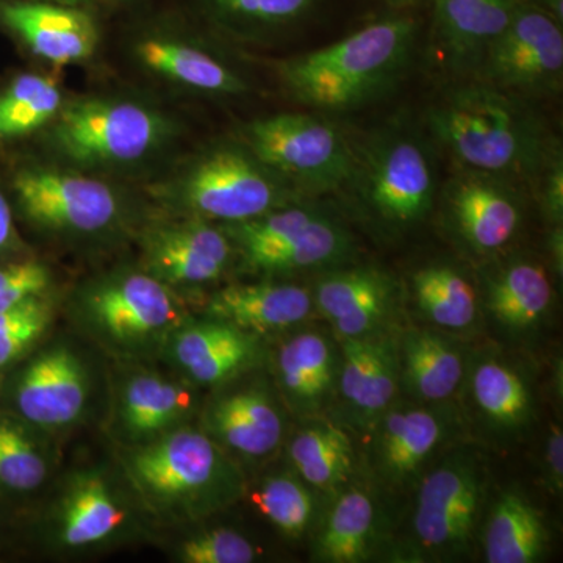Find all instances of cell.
<instances>
[{"label": "cell", "mask_w": 563, "mask_h": 563, "mask_svg": "<svg viewBox=\"0 0 563 563\" xmlns=\"http://www.w3.org/2000/svg\"><path fill=\"white\" fill-rule=\"evenodd\" d=\"M407 383L426 401L450 398L462 380L463 363L453 344L429 332H415L404 343Z\"/></svg>", "instance_id": "1f68e13d"}, {"label": "cell", "mask_w": 563, "mask_h": 563, "mask_svg": "<svg viewBox=\"0 0 563 563\" xmlns=\"http://www.w3.org/2000/svg\"><path fill=\"white\" fill-rule=\"evenodd\" d=\"M184 218L235 224L302 201L239 136L211 141L155 191Z\"/></svg>", "instance_id": "277c9868"}, {"label": "cell", "mask_w": 563, "mask_h": 563, "mask_svg": "<svg viewBox=\"0 0 563 563\" xmlns=\"http://www.w3.org/2000/svg\"><path fill=\"white\" fill-rule=\"evenodd\" d=\"M421 24L412 11L385 16L318 49L274 63L288 98L317 113H350L384 99L412 68Z\"/></svg>", "instance_id": "7a4b0ae2"}, {"label": "cell", "mask_w": 563, "mask_h": 563, "mask_svg": "<svg viewBox=\"0 0 563 563\" xmlns=\"http://www.w3.org/2000/svg\"><path fill=\"white\" fill-rule=\"evenodd\" d=\"M290 457L302 479L322 490L339 487L352 470L350 439L331 424L314 426L299 433L290 444Z\"/></svg>", "instance_id": "836d02e7"}, {"label": "cell", "mask_w": 563, "mask_h": 563, "mask_svg": "<svg viewBox=\"0 0 563 563\" xmlns=\"http://www.w3.org/2000/svg\"><path fill=\"white\" fill-rule=\"evenodd\" d=\"M88 377L69 347L41 351L11 379L10 401L20 420L40 428H62L84 412Z\"/></svg>", "instance_id": "2e32d148"}, {"label": "cell", "mask_w": 563, "mask_h": 563, "mask_svg": "<svg viewBox=\"0 0 563 563\" xmlns=\"http://www.w3.org/2000/svg\"><path fill=\"white\" fill-rule=\"evenodd\" d=\"M57 81L38 73H18L0 85V144L27 139L47 129L60 111Z\"/></svg>", "instance_id": "f1b7e54d"}, {"label": "cell", "mask_w": 563, "mask_h": 563, "mask_svg": "<svg viewBox=\"0 0 563 563\" xmlns=\"http://www.w3.org/2000/svg\"><path fill=\"white\" fill-rule=\"evenodd\" d=\"M233 251L221 225L181 217V221L155 225L144 235V272L172 288L198 287L228 272Z\"/></svg>", "instance_id": "9a60e30c"}, {"label": "cell", "mask_w": 563, "mask_h": 563, "mask_svg": "<svg viewBox=\"0 0 563 563\" xmlns=\"http://www.w3.org/2000/svg\"><path fill=\"white\" fill-rule=\"evenodd\" d=\"M0 33L57 66L90 60L101 41L91 10L54 0H0Z\"/></svg>", "instance_id": "5bb4252c"}, {"label": "cell", "mask_w": 563, "mask_h": 563, "mask_svg": "<svg viewBox=\"0 0 563 563\" xmlns=\"http://www.w3.org/2000/svg\"><path fill=\"white\" fill-rule=\"evenodd\" d=\"M374 531V506L365 492L350 490L336 501L320 540L318 554L333 563L362 562L369 553Z\"/></svg>", "instance_id": "e575fe53"}, {"label": "cell", "mask_w": 563, "mask_h": 563, "mask_svg": "<svg viewBox=\"0 0 563 563\" xmlns=\"http://www.w3.org/2000/svg\"><path fill=\"white\" fill-rule=\"evenodd\" d=\"M483 496L479 470L470 457H454L429 474L418 493L413 526L431 550H459L472 537Z\"/></svg>", "instance_id": "e0dca14e"}, {"label": "cell", "mask_w": 563, "mask_h": 563, "mask_svg": "<svg viewBox=\"0 0 563 563\" xmlns=\"http://www.w3.org/2000/svg\"><path fill=\"white\" fill-rule=\"evenodd\" d=\"M312 292L291 284L229 285L210 299L213 320L244 332H272L291 328L312 312Z\"/></svg>", "instance_id": "44dd1931"}, {"label": "cell", "mask_w": 563, "mask_h": 563, "mask_svg": "<svg viewBox=\"0 0 563 563\" xmlns=\"http://www.w3.org/2000/svg\"><path fill=\"white\" fill-rule=\"evenodd\" d=\"M533 103L479 79L451 80L421 122L455 168L532 187L555 139Z\"/></svg>", "instance_id": "6da1fadb"}, {"label": "cell", "mask_w": 563, "mask_h": 563, "mask_svg": "<svg viewBox=\"0 0 563 563\" xmlns=\"http://www.w3.org/2000/svg\"><path fill=\"white\" fill-rule=\"evenodd\" d=\"M547 542V528L532 504L518 493H504L488 518L487 562L532 563L543 554Z\"/></svg>", "instance_id": "f546056e"}, {"label": "cell", "mask_w": 563, "mask_h": 563, "mask_svg": "<svg viewBox=\"0 0 563 563\" xmlns=\"http://www.w3.org/2000/svg\"><path fill=\"white\" fill-rule=\"evenodd\" d=\"M473 395L485 417L498 424L520 426L531 410L528 387L509 366L487 361L473 376Z\"/></svg>", "instance_id": "d590c367"}, {"label": "cell", "mask_w": 563, "mask_h": 563, "mask_svg": "<svg viewBox=\"0 0 563 563\" xmlns=\"http://www.w3.org/2000/svg\"><path fill=\"white\" fill-rule=\"evenodd\" d=\"M21 250L20 233L14 224V209L9 195L0 187V262L13 261Z\"/></svg>", "instance_id": "7bdbcfd3"}, {"label": "cell", "mask_w": 563, "mask_h": 563, "mask_svg": "<svg viewBox=\"0 0 563 563\" xmlns=\"http://www.w3.org/2000/svg\"><path fill=\"white\" fill-rule=\"evenodd\" d=\"M51 321L49 302L41 296L0 312V369L9 368L46 331Z\"/></svg>", "instance_id": "f35d334b"}, {"label": "cell", "mask_w": 563, "mask_h": 563, "mask_svg": "<svg viewBox=\"0 0 563 563\" xmlns=\"http://www.w3.org/2000/svg\"><path fill=\"white\" fill-rule=\"evenodd\" d=\"M132 57L144 73L176 90L210 99L250 95V77L220 47L177 25L150 24L133 36Z\"/></svg>", "instance_id": "7c38bea8"}, {"label": "cell", "mask_w": 563, "mask_h": 563, "mask_svg": "<svg viewBox=\"0 0 563 563\" xmlns=\"http://www.w3.org/2000/svg\"><path fill=\"white\" fill-rule=\"evenodd\" d=\"M523 184L495 174L455 168L440 185L437 202L448 228L476 255L506 250L525 220Z\"/></svg>", "instance_id": "4fadbf2b"}, {"label": "cell", "mask_w": 563, "mask_h": 563, "mask_svg": "<svg viewBox=\"0 0 563 563\" xmlns=\"http://www.w3.org/2000/svg\"><path fill=\"white\" fill-rule=\"evenodd\" d=\"M144 501L166 517H199L220 509L240 477L214 440L195 429L162 433L125 459Z\"/></svg>", "instance_id": "8992f818"}, {"label": "cell", "mask_w": 563, "mask_h": 563, "mask_svg": "<svg viewBox=\"0 0 563 563\" xmlns=\"http://www.w3.org/2000/svg\"><path fill=\"white\" fill-rule=\"evenodd\" d=\"M396 284L372 266L336 269L322 276L314 302L342 336L369 335L395 303Z\"/></svg>", "instance_id": "d6986e66"}, {"label": "cell", "mask_w": 563, "mask_h": 563, "mask_svg": "<svg viewBox=\"0 0 563 563\" xmlns=\"http://www.w3.org/2000/svg\"><path fill=\"white\" fill-rule=\"evenodd\" d=\"M235 136L306 199L342 190L354 163V136L317 111L257 118L240 125Z\"/></svg>", "instance_id": "52a82bcc"}, {"label": "cell", "mask_w": 563, "mask_h": 563, "mask_svg": "<svg viewBox=\"0 0 563 563\" xmlns=\"http://www.w3.org/2000/svg\"><path fill=\"white\" fill-rule=\"evenodd\" d=\"M47 463L24 424L0 413V488L29 493L43 485Z\"/></svg>", "instance_id": "8d00e7d4"}, {"label": "cell", "mask_w": 563, "mask_h": 563, "mask_svg": "<svg viewBox=\"0 0 563 563\" xmlns=\"http://www.w3.org/2000/svg\"><path fill=\"white\" fill-rule=\"evenodd\" d=\"M221 228L244 263L265 274L339 268L354 246L342 222L310 199Z\"/></svg>", "instance_id": "ba28073f"}, {"label": "cell", "mask_w": 563, "mask_h": 563, "mask_svg": "<svg viewBox=\"0 0 563 563\" xmlns=\"http://www.w3.org/2000/svg\"><path fill=\"white\" fill-rule=\"evenodd\" d=\"M472 79L531 102L561 95L563 24L531 0H518L509 24L485 52Z\"/></svg>", "instance_id": "8fae6325"}, {"label": "cell", "mask_w": 563, "mask_h": 563, "mask_svg": "<svg viewBox=\"0 0 563 563\" xmlns=\"http://www.w3.org/2000/svg\"><path fill=\"white\" fill-rule=\"evenodd\" d=\"M548 470L554 490L561 493L563 484V435L561 428H554L548 442Z\"/></svg>", "instance_id": "ee69618b"}, {"label": "cell", "mask_w": 563, "mask_h": 563, "mask_svg": "<svg viewBox=\"0 0 563 563\" xmlns=\"http://www.w3.org/2000/svg\"><path fill=\"white\" fill-rule=\"evenodd\" d=\"M124 510L102 477L80 476L70 483L55 512L54 533L65 548L106 542L124 523Z\"/></svg>", "instance_id": "d4e9b609"}, {"label": "cell", "mask_w": 563, "mask_h": 563, "mask_svg": "<svg viewBox=\"0 0 563 563\" xmlns=\"http://www.w3.org/2000/svg\"><path fill=\"white\" fill-rule=\"evenodd\" d=\"M252 499L258 510L287 536H301L312 520V496L290 476L269 477Z\"/></svg>", "instance_id": "74e56055"}, {"label": "cell", "mask_w": 563, "mask_h": 563, "mask_svg": "<svg viewBox=\"0 0 563 563\" xmlns=\"http://www.w3.org/2000/svg\"><path fill=\"white\" fill-rule=\"evenodd\" d=\"M439 154L421 121L391 118L355 139L354 163L339 192L379 231H410L439 198Z\"/></svg>", "instance_id": "3957f363"}, {"label": "cell", "mask_w": 563, "mask_h": 563, "mask_svg": "<svg viewBox=\"0 0 563 563\" xmlns=\"http://www.w3.org/2000/svg\"><path fill=\"white\" fill-rule=\"evenodd\" d=\"M439 415L422 409L399 410L385 418L377 455L388 479L402 481L417 472L444 437Z\"/></svg>", "instance_id": "83f0119b"}, {"label": "cell", "mask_w": 563, "mask_h": 563, "mask_svg": "<svg viewBox=\"0 0 563 563\" xmlns=\"http://www.w3.org/2000/svg\"><path fill=\"white\" fill-rule=\"evenodd\" d=\"M206 420L214 439L250 457L272 454L284 433L280 413L258 388L222 396L211 404Z\"/></svg>", "instance_id": "603a6c76"}, {"label": "cell", "mask_w": 563, "mask_h": 563, "mask_svg": "<svg viewBox=\"0 0 563 563\" xmlns=\"http://www.w3.org/2000/svg\"><path fill=\"white\" fill-rule=\"evenodd\" d=\"M548 244H550V255L551 263H553L555 274H559V277H562L563 269V228H553L551 229L550 240H548Z\"/></svg>", "instance_id": "f6af8a7d"}, {"label": "cell", "mask_w": 563, "mask_h": 563, "mask_svg": "<svg viewBox=\"0 0 563 563\" xmlns=\"http://www.w3.org/2000/svg\"><path fill=\"white\" fill-rule=\"evenodd\" d=\"M412 290L421 312L442 328L463 329L476 318V290L451 263H429L418 268Z\"/></svg>", "instance_id": "4dcf8cb0"}, {"label": "cell", "mask_w": 563, "mask_h": 563, "mask_svg": "<svg viewBox=\"0 0 563 563\" xmlns=\"http://www.w3.org/2000/svg\"><path fill=\"white\" fill-rule=\"evenodd\" d=\"M202 20L235 43H272L301 31L325 9L328 0H192Z\"/></svg>", "instance_id": "ffe728a7"}, {"label": "cell", "mask_w": 563, "mask_h": 563, "mask_svg": "<svg viewBox=\"0 0 563 563\" xmlns=\"http://www.w3.org/2000/svg\"><path fill=\"white\" fill-rule=\"evenodd\" d=\"M54 2L66 3V5L81 7L91 10L92 7L118 5V3L131 2V0H54Z\"/></svg>", "instance_id": "7dc6e473"}, {"label": "cell", "mask_w": 563, "mask_h": 563, "mask_svg": "<svg viewBox=\"0 0 563 563\" xmlns=\"http://www.w3.org/2000/svg\"><path fill=\"white\" fill-rule=\"evenodd\" d=\"M342 393L347 402L366 415L384 410L396 391V368L390 346L369 335L343 336Z\"/></svg>", "instance_id": "4316f807"}, {"label": "cell", "mask_w": 563, "mask_h": 563, "mask_svg": "<svg viewBox=\"0 0 563 563\" xmlns=\"http://www.w3.org/2000/svg\"><path fill=\"white\" fill-rule=\"evenodd\" d=\"M179 555L187 563H250L257 554L250 540L239 532L218 528L187 540Z\"/></svg>", "instance_id": "ab89813d"}, {"label": "cell", "mask_w": 563, "mask_h": 563, "mask_svg": "<svg viewBox=\"0 0 563 563\" xmlns=\"http://www.w3.org/2000/svg\"><path fill=\"white\" fill-rule=\"evenodd\" d=\"M51 284L49 269L29 258L0 262V312L41 296Z\"/></svg>", "instance_id": "60d3db41"}, {"label": "cell", "mask_w": 563, "mask_h": 563, "mask_svg": "<svg viewBox=\"0 0 563 563\" xmlns=\"http://www.w3.org/2000/svg\"><path fill=\"white\" fill-rule=\"evenodd\" d=\"M387 11H413L428 5L429 0H380Z\"/></svg>", "instance_id": "bcb514c9"}, {"label": "cell", "mask_w": 563, "mask_h": 563, "mask_svg": "<svg viewBox=\"0 0 563 563\" xmlns=\"http://www.w3.org/2000/svg\"><path fill=\"white\" fill-rule=\"evenodd\" d=\"M172 352L191 379L209 385L222 383L250 365L257 357V343L250 332L214 320L174 333Z\"/></svg>", "instance_id": "7402d4cb"}, {"label": "cell", "mask_w": 563, "mask_h": 563, "mask_svg": "<svg viewBox=\"0 0 563 563\" xmlns=\"http://www.w3.org/2000/svg\"><path fill=\"white\" fill-rule=\"evenodd\" d=\"M11 202L38 231L99 235L124 217V198L110 184L77 169L25 165L10 180Z\"/></svg>", "instance_id": "9c48e42d"}, {"label": "cell", "mask_w": 563, "mask_h": 563, "mask_svg": "<svg viewBox=\"0 0 563 563\" xmlns=\"http://www.w3.org/2000/svg\"><path fill=\"white\" fill-rule=\"evenodd\" d=\"M518 0H429L432 44L451 79H472Z\"/></svg>", "instance_id": "ac0fdd59"}, {"label": "cell", "mask_w": 563, "mask_h": 563, "mask_svg": "<svg viewBox=\"0 0 563 563\" xmlns=\"http://www.w3.org/2000/svg\"><path fill=\"white\" fill-rule=\"evenodd\" d=\"M80 320L117 350L136 352L166 339L180 324L172 287L147 272L120 269L91 280L77 295Z\"/></svg>", "instance_id": "30bf717a"}, {"label": "cell", "mask_w": 563, "mask_h": 563, "mask_svg": "<svg viewBox=\"0 0 563 563\" xmlns=\"http://www.w3.org/2000/svg\"><path fill=\"white\" fill-rule=\"evenodd\" d=\"M191 409V393L157 374H136L121 393L120 422L129 439L150 442L173 431Z\"/></svg>", "instance_id": "484cf974"}, {"label": "cell", "mask_w": 563, "mask_h": 563, "mask_svg": "<svg viewBox=\"0 0 563 563\" xmlns=\"http://www.w3.org/2000/svg\"><path fill=\"white\" fill-rule=\"evenodd\" d=\"M532 190L537 191L543 217L551 229L563 224V151L561 140L555 136L548 150Z\"/></svg>", "instance_id": "b9f144b4"}, {"label": "cell", "mask_w": 563, "mask_h": 563, "mask_svg": "<svg viewBox=\"0 0 563 563\" xmlns=\"http://www.w3.org/2000/svg\"><path fill=\"white\" fill-rule=\"evenodd\" d=\"M485 290L493 317L510 329L532 328L553 301L550 274L539 262L526 257L499 263L488 273Z\"/></svg>", "instance_id": "cb8c5ba5"}, {"label": "cell", "mask_w": 563, "mask_h": 563, "mask_svg": "<svg viewBox=\"0 0 563 563\" xmlns=\"http://www.w3.org/2000/svg\"><path fill=\"white\" fill-rule=\"evenodd\" d=\"M176 135L168 114L150 103L111 96L65 102L47 125V143L62 161L85 172L143 165Z\"/></svg>", "instance_id": "5b68a950"}, {"label": "cell", "mask_w": 563, "mask_h": 563, "mask_svg": "<svg viewBox=\"0 0 563 563\" xmlns=\"http://www.w3.org/2000/svg\"><path fill=\"white\" fill-rule=\"evenodd\" d=\"M282 385L298 406H318L332 385L333 358L318 333H301L284 344L277 357Z\"/></svg>", "instance_id": "d6a6232c"}]
</instances>
